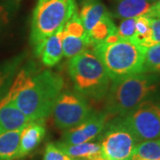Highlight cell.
<instances>
[{
    "instance_id": "19",
    "label": "cell",
    "mask_w": 160,
    "mask_h": 160,
    "mask_svg": "<svg viewBox=\"0 0 160 160\" xmlns=\"http://www.w3.org/2000/svg\"><path fill=\"white\" fill-rule=\"evenodd\" d=\"M133 153L141 160H160V139L140 142Z\"/></svg>"
},
{
    "instance_id": "16",
    "label": "cell",
    "mask_w": 160,
    "mask_h": 160,
    "mask_svg": "<svg viewBox=\"0 0 160 160\" xmlns=\"http://www.w3.org/2000/svg\"><path fill=\"white\" fill-rule=\"evenodd\" d=\"M22 129L0 134V160H17Z\"/></svg>"
},
{
    "instance_id": "9",
    "label": "cell",
    "mask_w": 160,
    "mask_h": 160,
    "mask_svg": "<svg viewBox=\"0 0 160 160\" xmlns=\"http://www.w3.org/2000/svg\"><path fill=\"white\" fill-rule=\"evenodd\" d=\"M109 117L105 111L93 112L80 125L66 130L62 142L67 144H79L96 140L102 133Z\"/></svg>"
},
{
    "instance_id": "17",
    "label": "cell",
    "mask_w": 160,
    "mask_h": 160,
    "mask_svg": "<svg viewBox=\"0 0 160 160\" xmlns=\"http://www.w3.org/2000/svg\"><path fill=\"white\" fill-rule=\"evenodd\" d=\"M92 47V45L90 40L67 34L63 32L62 29V50L64 56L70 59Z\"/></svg>"
},
{
    "instance_id": "4",
    "label": "cell",
    "mask_w": 160,
    "mask_h": 160,
    "mask_svg": "<svg viewBox=\"0 0 160 160\" xmlns=\"http://www.w3.org/2000/svg\"><path fill=\"white\" fill-rule=\"evenodd\" d=\"M68 71L75 91L93 101L106 97L110 86V78L92 48L70 58Z\"/></svg>"
},
{
    "instance_id": "26",
    "label": "cell",
    "mask_w": 160,
    "mask_h": 160,
    "mask_svg": "<svg viewBox=\"0 0 160 160\" xmlns=\"http://www.w3.org/2000/svg\"><path fill=\"white\" fill-rule=\"evenodd\" d=\"M9 22V11L6 6L0 5V28Z\"/></svg>"
},
{
    "instance_id": "21",
    "label": "cell",
    "mask_w": 160,
    "mask_h": 160,
    "mask_svg": "<svg viewBox=\"0 0 160 160\" xmlns=\"http://www.w3.org/2000/svg\"><path fill=\"white\" fill-rule=\"evenodd\" d=\"M63 32H65L67 34L72 35V36L77 37V38H82L90 40L88 34L86 33V29L83 26V23L81 22V19H80L78 12V10L74 12V13L71 15V17L69 18L67 21V22L64 24Z\"/></svg>"
},
{
    "instance_id": "10",
    "label": "cell",
    "mask_w": 160,
    "mask_h": 160,
    "mask_svg": "<svg viewBox=\"0 0 160 160\" xmlns=\"http://www.w3.org/2000/svg\"><path fill=\"white\" fill-rule=\"evenodd\" d=\"M117 2L110 12L113 18L122 20L140 16L160 18L158 0H118Z\"/></svg>"
},
{
    "instance_id": "3",
    "label": "cell",
    "mask_w": 160,
    "mask_h": 160,
    "mask_svg": "<svg viewBox=\"0 0 160 160\" xmlns=\"http://www.w3.org/2000/svg\"><path fill=\"white\" fill-rule=\"evenodd\" d=\"M92 49L112 81L144 72L147 47L130 40L120 39L111 44H94Z\"/></svg>"
},
{
    "instance_id": "29",
    "label": "cell",
    "mask_w": 160,
    "mask_h": 160,
    "mask_svg": "<svg viewBox=\"0 0 160 160\" xmlns=\"http://www.w3.org/2000/svg\"><path fill=\"white\" fill-rule=\"evenodd\" d=\"M115 1H118V0H115Z\"/></svg>"
},
{
    "instance_id": "14",
    "label": "cell",
    "mask_w": 160,
    "mask_h": 160,
    "mask_svg": "<svg viewBox=\"0 0 160 160\" xmlns=\"http://www.w3.org/2000/svg\"><path fill=\"white\" fill-rule=\"evenodd\" d=\"M30 120L10 102H0V134L22 129Z\"/></svg>"
},
{
    "instance_id": "18",
    "label": "cell",
    "mask_w": 160,
    "mask_h": 160,
    "mask_svg": "<svg viewBox=\"0 0 160 160\" xmlns=\"http://www.w3.org/2000/svg\"><path fill=\"white\" fill-rule=\"evenodd\" d=\"M132 41L147 48L154 45L152 40L151 18L146 16H140L136 18L135 35Z\"/></svg>"
},
{
    "instance_id": "7",
    "label": "cell",
    "mask_w": 160,
    "mask_h": 160,
    "mask_svg": "<svg viewBox=\"0 0 160 160\" xmlns=\"http://www.w3.org/2000/svg\"><path fill=\"white\" fill-rule=\"evenodd\" d=\"M140 142L160 139V96H152L122 117Z\"/></svg>"
},
{
    "instance_id": "22",
    "label": "cell",
    "mask_w": 160,
    "mask_h": 160,
    "mask_svg": "<svg viewBox=\"0 0 160 160\" xmlns=\"http://www.w3.org/2000/svg\"><path fill=\"white\" fill-rule=\"evenodd\" d=\"M21 59H15L10 62L6 63L0 67V97L6 91V89L10 86L13 75L15 74Z\"/></svg>"
},
{
    "instance_id": "15",
    "label": "cell",
    "mask_w": 160,
    "mask_h": 160,
    "mask_svg": "<svg viewBox=\"0 0 160 160\" xmlns=\"http://www.w3.org/2000/svg\"><path fill=\"white\" fill-rule=\"evenodd\" d=\"M55 144L66 154L77 159H89L101 155V147L98 142H88L79 144H67L62 142H59Z\"/></svg>"
},
{
    "instance_id": "13",
    "label": "cell",
    "mask_w": 160,
    "mask_h": 160,
    "mask_svg": "<svg viewBox=\"0 0 160 160\" xmlns=\"http://www.w3.org/2000/svg\"><path fill=\"white\" fill-rule=\"evenodd\" d=\"M78 14L88 34L98 23L111 13L102 0H84Z\"/></svg>"
},
{
    "instance_id": "23",
    "label": "cell",
    "mask_w": 160,
    "mask_h": 160,
    "mask_svg": "<svg viewBox=\"0 0 160 160\" xmlns=\"http://www.w3.org/2000/svg\"><path fill=\"white\" fill-rule=\"evenodd\" d=\"M136 29V18H128L124 19L119 27L118 28L117 33L120 39L132 40L133 39Z\"/></svg>"
},
{
    "instance_id": "24",
    "label": "cell",
    "mask_w": 160,
    "mask_h": 160,
    "mask_svg": "<svg viewBox=\"0 0 160 160\" xmlns=\"http://www.w3.org/2000/svg\"><path fill=\"white\" fill-rule=\"evenodd\" d=\"M43 160H80L71 158L62 151L53 142H48L46 145Z\"/></svg>"
},
{
    "instance_id": "12",
    "label": "cell",
    "mask_w": 160,
    "mask_h": 160,
    "mask_svg": "<svg viewBox=\"0 0 160 160\" xmlns=\"http://www.w3.org/2000/svg\"><path fill=\"white\" fill-rule=\"evenodd\" d=\"M62 27L35 48L37 55L46 67L55 66L62 58Z\"/></svg>"
},
{
    "instance_id": "6",
    "label": "cell",
    "mask_w": 160,
    "mask_h": 160,
    "mask_svg": "<svg viewBox=\"0 0 160 160\" xmlns=\"http://www.w3.org/2000/svg\"><path fill=\"white\" fill-rule=\"evenodd\" d=\"M97 140L102 157L111 160H128L139 143L122 117L108 121Z\"/></svg>"
},
{
    "instance_id": "1",
    "label": "cell",
    "mask_w": 160,
    "mask_h": 160,
    "mask_svg": "<svg viewBox=\"0 0 160 160\" xmlns=\"http://www.w3.org/2000/svg\"><path fill=\"white\" fill-rule=\"evenodd\" d=\"M63 87L61 75L50 69L37 70L30 65L18 72L0 102L13 104L30 121L45 119Z\"/></svg>"
},
{
    "instance_id": "27",
    "label": "cell",
    "mask_w": 160,
    "mask_h": 160,
    "mask_svg": "<svg viewBox=\"0 0 160 160\" xmlns=\"http://www.w3.org/2000/svg\"><path fill=\"white\" fill-rule=\"evenodd\" d=\"M85 160H111V159H107V158H104L102 157V155L95 157V158H89V159H85Z\"/></svg>"
},
{
    "instance_id": "28",
    "label": "cell",
    "mask_w": 160,
    "mask_h": 160,
    "mask_svg": "<svg viewBox=\"0 0 160 160\" xmlns=\"http://www.w3.org/2000/svg\"><path fill=\"white\" fill-rule=\"evenodd\" d=\"M158 5H159V8H160V0H158Z\"/></svg>"
},
{
    "instance_id": "5",
    "label": "cell",
    "mask_w": 160,
    "mask_h": 160,
    "mask_svg": "<svg viewBox=\"0 0 160 160\" xmlns=\"http://www.w3.org/2000/svg\"><path fill=\"white\" fill-rule=\"evenodd\" d=\"M76 10V0H38L31 18L34 48L63 27Z\"/></svg>"
},
{
    "instance_id": "2",
    "label": "cell",
    "mask_w": 160,
    "mask_h": 160,
    "mask_svg": "<svg viewBox=\"0 0 160 160\" xmlns=\"http://www.w3.org/2000/svg\"><path fill=\"white\" fill-rule=\"evenodd\" d=\"M160 86L158 74L142 72L114 80L106 95L105 112L124 117L145 100L154 96Z\"/></svg>"
},
{
    "instance_id": "8",
    "label": "cell",
    "mask_w": 160,
    "mask_h": 160,
    "mask_svg": "<svg viewBox=\"0 0 160 160\" xmlns=\"http://www.w3.org/2000/svg\"><path fill=\"white\" fill-rule=\"evenodd\" d=\"M52 113L58 128L68 130L86 120L93 110L87 98L77 91H62L52 106Z\"/></svg>"
},
{
    "instance_id": "20",
    "label": "cell",
    "mask_w": 160,
    "mask_h": 160,
    "mask_svg": "<svg viewBox=\"0 0 160 160\" xmlns=\"http://www.w3.org/2000/svg\"><path fill=\"white\" fill-rule=\"evenodd\" d=\"M144 72L160 74V44L147 48L144 61Z\"/></svg>"
},
{
    "instance_id": "25",
    "label": "cell",
    "mask_w": 160,
    "mask_h": 160,
    "mask_svg": "<svg viewBox=\"0 0 160 160\" xmlns=\"http://www.w3.org/2000/svg\"><path fill=\"white\" fill-rule=\"evenodd\" d=\"M152 40L154 44H160V18L151 19Z\"/></svg>"
},
{
    "instance_id": "11",
    "label": "cell",
    "mask_w": 160,
    "mask_h": 160,
    "mask_svg": "<svg viewBox=\"0 0 160 160\" xmlns=\"http://www.w3.org/2000/svg\"><path fill=\"white\" fill-rule=\"evenodd\" d=\"M46 132L45 119L34 120L24 126L21 132L17 160L30 154L43 141Z\"/></svg>"
}]
</instances>
